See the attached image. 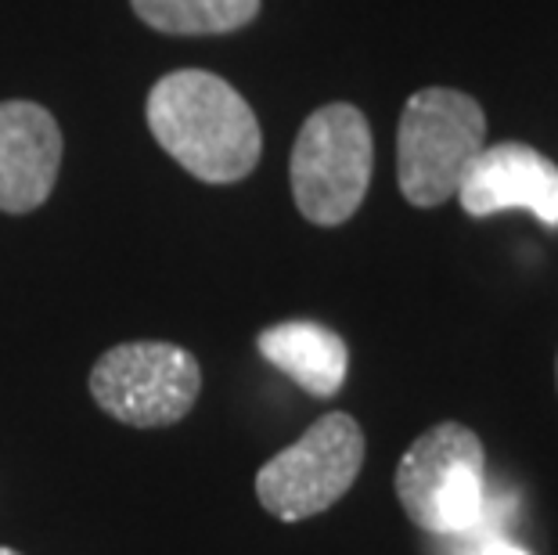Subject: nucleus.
<instances>
[{
    "label": "nucleus",
    "instance_id": "f257e3e1",
    "mask_svg": "<svg viewBox=\"0 0 558 555\" xmlns=\"http://www.w3.org/2000/svg\"><path fill=\"white\" fill-rule=\"evenodd\" d=\"M159 148L202 184H239L264 156V130L239 91L206 69L162 76L145 105Z\"/></svg>",
    "mask_w": 558,
    "mask_h": 555
},
{
    "label": "nucleus",
    "instance_id": "f03ea898",
    "mask_svg": "<svg viewBox=\"0 0 558 555\" xmlns=\"http://www.w3.org/2000/svg\"><path fill=\"white\" fill-rule=\"evenodd\" d=\"M483 145L486 116L472 94L454 87L414 91L397 126L400 195L418 209L450 203Z\"/></svg>",
    "mask_w": 558,
    "mask_h": 555
},
{
    "label": "nucleus",
    "instance_id": "7ed1b4c3",
    "mask_svg": "<svg viewBox=\"0 0 558 555\" xmlns=\"http://www.w3.org/2000/svg\"><path fill=\"white\" fill-rule=\"evenodd\" d=\"M375 170V137L357 105L336 101L306 116L292 145L289 181L300 214L339 228L364 206Z\"/></svg>",
    "mask_w": 558,
    "mask_h": 555
},
{
    "label": "nucleus",
    "instance_id": "20e7f679",
    "mask_svg": "<svg viewBox=\"0 0 558 555\" xmlns=\"http://www.w3.org/2000/svg\"><path fill=\"white\" fill-rule=\"evenodd\" d=\"M393 487L425 534H465L486 516V447L461 422H439L403 451Z\"/></svg>",
    "mask_w": 558,
    "mask_h": 555
},
{
    "label": "nucleus",
    "instance_id": "39448f33",
    "mask_svg": "<svg viewBox=\"0 0 558 555\" xmlns=\"http://www.w3.org/2000/svg\"><path fill=\"white\" fill-rule=\"evenodd\" d=\"M364 455L361 422L347 411H328L256 472V498L281 523H303L331 509L353 487Z\"/></svg>",
    "mask_w": 558,
    "mask_h": 555
},
{
    "label": "nucleus",
    "instance_id": "423d86ee",
    "mask_svg": "<svg viewBox=\"0 0 558 555\" xmlns=\"http://www.w3.org/2000/svg\"><path fill=\"white\" fill-rule=\"evenodd\" d=\"M202 394V369L177 342L137 339L105 350L90 369V397L109 419L134 430L181 422Z\"/></svg>",
    "mask_w": 558,
    "mask_h": 555
},
{
    "label": "nucleus",
    "instance_id": "0eeeda50",
    "mask_svg": "<svg viewBox=\"0 0 558 555\" xmlns=\"http://www.w3.org/2000/svg\"><path fill=\"white\" fill-rule=\"evenodd\" d=\"M458 203L469 217H494L526 209L544 228H558V167L522 141L483 145L458 184Z\"/></svg>",
    "mask_w": 558,
    "mask_h": 555
},
{
    "label": "nucleus",
    "instance_id": "6e6552de",
    "mask_svg": "<svg viewBox=\"0 0 558 555\" xmlns=\"http://www.w3.org/2000/svg\"><path fill=\"white\" fill-rule=\"evenodd\" d=\"M62 130L37 101H0V214H33L54 192Z\"/></svg>",
    "mask_w": 558,
    "mask_h": 555
},
{
    "label": "nucleus",
    "instance_id": "1a4fd4ad",
    "mask_svg": "<svg viewBox=\"0 0 558 555\" xmlns=\"http://www.w3.org/2000/svg\"><path fill=\"white\" fill-rule=\"evenodd\" d=\"M256 350L306 389L311 397H336L350 372V347L320 322H281L256 336Z\"/></svg>",
    "mask_w": 558,
    "mask_h": 555
},
{
    "label": "nucleus",
    "instance_id": "9d476101",
    "mask_svg": "<svg viewBox=\"0 0 558 555\" xmlns=\"http://www.w3.org/2000/svg\"><path fill=\"white\" fill-rule=\"evenodd\" d=\"M130 8L145 26L170 37H220L259 15V0H130Z\"/></svg>",
    "mask_w": 558,
    "mask_h": 555
},
{
    "label": "nucleus",
    "instance_id": "9b49d317",
    "mask_svg": "<svg viewBox=\"0 0 558 555\" xmlns=\"http://www.w3.org/2000/svg\"><path fill=\"white\" fill-rule=\"evenodd\" d=\"M476 555H530V552H526V548L508 545V541H501V538H490Z\"/></svg>",
    "mask_w": 558,
    "mask_h": 555
},
{
    "label": "nucleus",
    "instance_id": "f8f14e48",
    "mask_svg": "<svg viewBox=\"0 0 558 555\" xmlns=\"http://www.w3.org/2000/svg\"><path fill=\"white\" fill-rule=\"evenodd\" d=\"M0 555H22V552H15V548H0Z\"/></svg>",
    "mask_w": 558,
    "mask_h": 555
}]
</instances>
